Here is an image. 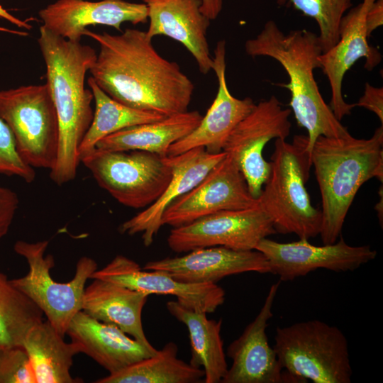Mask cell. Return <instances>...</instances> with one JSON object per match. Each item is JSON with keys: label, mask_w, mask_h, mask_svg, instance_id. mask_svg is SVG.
<instances>
[{"label": "cell", "mask_w": 383, "mask_h": 383, "mask_svg": "<svg viewBox=\"0 0 383 383\" xmlns=\"http://www.w3.org/2000/svg\"><path fill=\"white\" fill-rule=\"evenodd\" d=\"M84 35L99 46L91 77L111 98L163 116L188 111L194 83L177 62L159 54L145 31L126 28L114 35L87 29Z\"/></svg>", "instance_id": "cell-1"}, {"label": "cell", "mask_w": 383, "mask_h": 383, "mask_svg": "<svg viewBox=\"0 0 383 383\" xmlns=\"http://www.w3.org/2000/svg\"><path fill=\"white\" fill-rule=\"evenodd\" d=\"M38 43L46 67V84L59 126L56 162L50 177L57 185L74 179L80 162L79 145L94 116L91 89L85 77L96 58L89 45L73 42L40 27Z\"/></svg>", "instance_id": "cell-2"}, {"label": "cell", "mask_w": 383, "mask_h": 383, "mask_svg": "<svg viewBox=\"0 0 383 383\" xmlns=\"http://www.w3.org/2000/svg\"><path fill=\"white\" fill-rule=\"evenodd\" d=\"M245 51L253 58L274 59L287 72L289 81L282 86L290 91L289 104L298 125L307 131L306 149L310 155L319 136L350 135L325 102L314 78V70L320 68L319 56L323 53L318 35L305 29L285 33L270 20L259 34L246 40Z\"/></svg>", "instance_id": "cell-3"}, {"label": "cell", "mask_w": 383, "mask_h": 383, "mask_svg": "<svg viewBox=\"0 0 383 383\" xmlns=\"http://www.w3.org/2000/svg\"><path fill=\"white\" fill-rule=\"evenodd\" d=\"M311 160L321 196L323 244H332L340 236L353 199L366 182L383 180V126L368 139L350 134L343 138L323 135L314 142Z\"/></svg>", "instance_id": "cell-4"}, {"label": "cell", "mask_w": 383, "mask_h": 383, "mask_svg": "<svg viewBox=\"0 0 383 383\" xmlns=\"http://www.w3.org/2000/svg\"><path fill=\"white\" fill-rule=\"evenodd\" d=\"M306 145V135L294 136L292 143L276 139L270 172L257 201L277 233L309 240L320 234L322 215L305 186L312 166Z\"/></svg>", "instance_id": "cell-5"}, {"label": "cell", "mask_w": 383, "mask_h": 383, "mask_svg": "<svg viewBox=\"0 0 383 383\" xmlns=\"http://www.w3.org/2000/svg\"><path fill=\"white\" fill-rule=\"evenodd\" d=\"M273 347L284 369L299 382L350 383L348 343L338 327L309 320L278 327Z\"/></svg>", "instance_id": "cell-6"}, {"label": "cell", "mask_w": 383, "mask_h": 383, "mask_svg": "<svg viewBox=\"0 0 383 383\" xmlns=\"http://www.w3.org/2000/svg\"><path fill=\"white\" fill-rule=\"evenodd\" d=\"M100 187L120 204L146 208L162 194L172 177L169 156L144 150H101L79 157Z\"/></svg>", "instance_id": "cell-7"}, {"label": "cell", "mask_w": 383, "mask_h": 383, "mask_svg": "<svg viewBox=\"0 0 383 383\" xmlns=\"http://www.w3.org/2000/svg\"><path fill=\"white\" fill-rule=\"evenodd\" d=\"M48 240L34 243L18 240L14 251L23 257L28 265L27 274L11 279L12 284L31 300L46 316L59 334L65 337L73 317L82 310L85 284L97 263L90 257H81L72 280L56 282L50 275L55 266L52 255L45 256Z\"/></svg>", "instance_id": "cell-8"}, {"label": "cell", "mask_w": 383, "mask_h": 383, "mask_svg": "<svg viewBox=\"0 0 383 383\" xmlns=\"http://www.w3.org/2000/svg\"><path fill=\"white\" fill-rule=\"evenodd\" d=\"M0 117L11 130L23 160L50 170L57 155L59 126L48 84L0 90Z\"/></svg>", "instance_id": "cell-9"}, {"label": "cell", "mask_w": 383, "mask_h": 383, "mask_svg": "<svg viewBox=\"0 0 383 383\" xmlns=\"http://www.w3.org/2000/svg\"><path fill=\"white\" fill-rule=\"evenodd\" d=\"M291 110L283 109L272 95L260 101L230 133L223 151L231 155L244 175L251 195L256 199L270 172V162L262 155L273 138L286 139L290 134Z\"/></svg>", "instance_id": "cell-10"}, {"label": "cell", "mask_w": 383, "mask_h": 383, "mask_svg": "<svg viewBox=\"0 0 383 383\" xmlns=\"http://www.w3.org/2000/svg\"><path fill=\"white\" fill-rule=\"evenodd\" d=\"M274 233L272 220L257 205L220 211L173 228L167 244L172 251L179 253L213 246L251 250H255L261 240Z\"/></svg>", "instance_id": "cell-11"}, {"label": "cell", "mask_w": 383, "mask_h": 383, "mask_svg": "<svg viewBox=\"0 0 383 383\" xmlns=\"http://www.w3.org/2000/svg\"><path fill=\"white\" fill-rule=\"evenodd\" d=\"M257 205L235 161L226 153L193 189L165 209L162 223L176 228L220 211Z\"/></svg>", "instance_id": "cell-12"}, {"label": "cell", "mask_w": 383, "mask_h": 383, "mask_svg": "<svg viewBox=\"0 0 383 383\" xmlns=\"http://www.w3.org/2000/svg\"><path fill=\"white\" fill-rule=\"evenodd\" d=\"M255 250L267 258L270 273L284 282L305 276L318 269L336 272L354 271L377 256V251L370 245L351 246L342 236L338 242L322 246L313 245L304 238L279 243L265 238Z\"/></svg>", "instance_id": "cell-13"}, {"label": "cell", "mask_w": 383, "mask_h": 383, "mask_svg": "<svg viewBox=\"0 0 383 383\" xmlns=\"http://www.w3.org/2000/svg\"><path fill=\"white\" fill-rule=\"evenodd\" d=\"M280 282L271 285L258 314L228 345L227 355L232 365L221 383H300L284 370L266 333Z\"/></svg>", "instance_id": "cell-14"}, {"label": "cell", "mask_w": 383, "mask_h": 383, "mask_svg": "<svg viewBox=\"0 0 383 383\" xmlns=\"http://www.w3.org/2000/svg\"><path fill=\"white\" fill-rule=\"evenodd\" d=\"M374 1L362 0L348 10L340 23L338 43L319 56L320 69L327 77L331 91L329 106L339 121L350 115L355 107V104L347 103L343 96L346 72L361 58L365 59L367 71H372L382 60L380 52L369 44L365 23L367 9Z\"/></svg>", "instance_id": "cell-15"}, {"label": "cell", "mask_w": 383, "mask_h": 383, "mask_svg": "<svg viewBox=\"0 0 383 383\" xmlns=\"http://www.w3.org/2000/svg\"><path fill=\"white\" fill-rule=\"evenodd\" d=\"M90 278L113 282L149 295L174 296L180 305L206 313L214 312L225 301V292L216 284L179 282L165 272L143 270L137 262L121 255L96 270Z\"/></svg>", "instance_id": "cell-16"}, {"label": "cell", "mask_w": 383, "mask_h": 383, "mask_svg": "<svg viewBox=\"0 0 383 383\" xmlns=\"http://www.w3.org/2000/svg\"><path fill=\"white\" fill-rule=\"evenodd\" d=\"M226 42L220 40L214 50L212 70L218 80V91L206 113L190 133L172 144L167 156L204 147L210 153L223 152L232 131L255 108L250 97L238 99L229 91L226 77Z\"/></svg>", "instance_id": "cell-17"}, {"label": "cell", "mask_w": 383, "mask_h": 383, "mask_svg": "<svg viewBox=\"0 0 383 383\" xmlns=\"http://www.w3.org/2000/svg\"><path fill=\"white\" fill-rule=\"evenodd\" d=\"M43 26L65 39L80 42L90 26H111L121 32L126 22L136 25L148 18V9L143 3L125 0H57L40 9Z\"/></svg>", "instance_id": "cell-18"}, {"label": "cell", "mask_w": 383, "mask_h": 383, "mask_svg": "<svg viewBox=\"0 0 383 383\" xmlns=\"http://www.w3.org/2000/svg\"><path fill=\"white\" fill-rule=\"evenodd\" d=\"M187 252L181 257L150 261L142 269L162 271L179 282L193 284H216L227 276L250 272L270 273L267 258L257 250L213 246Z\"/></svg>", "instance_id": "cell-19"}, {"label": "cell", "mask_w": 383, "mask_h": 383, "mask_svg": "<svg viewBox=\"0 0 383 383\" xmlns=\"http://www.w3.org/2000/svg\"><path fill=\"white\" fill-rule=\"evenodd\" d=\"M226 153H210L198 147L175 156H169L172 177L160 196L142 211L123 222L119 227L121 233L133 235L142 233L145 246H150L162 226L165 209L177 198L193 189Z\"/></svg>", "instance_id": "cell-20"}, {"label": "cell", "mask_w": 383, "mask_h": 383, "mask_svg": "<svg viewBox=\"0 0 383 383\" xmlns=\"http://www.w3.org/2000/svg\"><path fill=\"white\" fill-rule=\"evenodd\" d=\"M148 9L147 35H165L182 44L194 57L200 72L212 70L207 40L210 20L201 12V0H143Z\"/></svg>", "instance_id": "cell-21"}, {"label": "cell", "mask_w": 383, "mask_h": 383, "mask_svg": "<svg viewBox=\"0 0 383 383\" xmlns=\"http://www.w3.org/2000/svg\"><path fill=\"white\" fill-rule=\"evenodd\" d=\"M66 334L79 353L89 356L109 374L157 351L130 338L116 326L98 321L82 310L70 321Z\"/></svg>", "instance_id": "cell-22"}, {"label": "cell", "mask_w": 383, "mask_h": 383, "mask_svg": "<svg viewBox=\"0 0 383 383\" xmlns=\"http://www.w3.org/2000/svg\"><path fill=\"white\" fill-rule=\"evenodd\" d=\"M85 287L82 311L104 323L113 324L151 350L142 324V311L149 294L106 280L93 279Z\"/></svg>", "instance_id": "cell-23"}, {"label": "cell", "mask_w": 383, "mask_h": 383, "mask_svg": "<svg viewBox=\"0 0 383 383\" xmlns=\"http://www.w3.org/2000/svg\"><path fill=\"white\" fill-rule=\"evenodd\" d=\"M202 117L198 111H187L131 126L102 138L96 148L110 151L139 150L165 157L170 146L195 129Z\"/></svg>", "instance_id": "cell-24"}, {"label": "cell", "mask_w": 383, "mask_h": 383, "mask_svg": "<svg viewBox=\"0 0 383 383\" xmlns=\"http://www.w3.org/2000/svg\"><path fill=\"white\" fill-rule=\"evenodd\" d=\"M166 307L188 329L191 345L189 363L203 367L205 383L221 382L228 370L221 335L222 319H208L206 313L189 309L177 301H168Z\"/></svg>", "instance_id": "cell-25"}, {"label": "cell", "mask_w": 383, "mask_h": 383, "mask_svg": "<svg viewBox=\"0 0 383 383\" xmlns=\"http://www.w3.org/2000/svg\"><path fill=\"white\" fill-rule=\"evenodd\" d=\"M63 338L48 320L35 324L27 333L23 346L36 383L78 382L70 369L73 357L79 352L73 343H66Z\"/></svg>", "instance_id": "cell-26"}, {"label": "cell", "mask_w": 383, "mask_h": 383, "mask_svg": "<svg viewBox=\"0 0 383 383\" xmlns=\"http://www.w3.org/2000/svg\"><path fill=\"white\" fill-rule=\"evenodd\" d=\"M178 348L167 343L155 355L140 360L96 383H199L204 382L203 368L177 358Z\"/></svg>", "instance_id": "cell-27"}, {"label": "cell", "mask_w": 383, "mask_h": 383, "mask_svg": "<svg viewBox=\"0 0 383 383\" xmlns=\"http://www.w3.org/2000/svg\"><path fill=\"white\" fill-rule=\"evenodd\" d=\"M88 85L93 94L95 107L91 125L79 145V157L95 148L97 143L109 135L167 117L138 110L113 99L97 85L91 77L88 79Z\"/></svg>", "instance_id": "cell-28"}, {"label": "cell", "mask_w": 383, "mask_h": 383, "mask_svg": "<svg viewBox=\"0 0 383 383\" xmlns=\"http://www.w3.org/2000/svg\"><path fill=\"white\" fill-rule=\"evenodd\" d=\"M42 311L0 272V349L23 345L28 331L43 320Z\"/></svg>", "instance_id": "cell-29"}, {"label": "cell", "mask_w": 383, "mask_h": 383, "mask_svg": "<svg viewBox=\"0 0 383 383\" xmlns=\"http://www.w3.org/2000/svg\"><path fill=\"white\" fill-rule=\"evenodd\" d=\"M279 6L292 7L313 18L319 28L318 38L323 53L338 41L340 23L353 6V0H274Z\"/></svg>", "instance_id": "cell-30"}, {"label": "cell", "mask_w": 383, "mask_h": 383, "mask_svg": "<svg viewBox=\"0 0 383 383\" xmlns=\"http://www.w3.org/2000/svg\"><path fill=\"white\" fill-rule=\"evenodd\" d=\"M0 174L17 176L26 182L35 177V170L19 155L13 133L0 117Z\"/></svg>", "instance_id": "cell-31"}, {"label": "cell", "mask_w": 383, "mask_h": 383, "mask_svg": "<svg viewBox=\"0 0 383 383\" xmlns=\"http://www.w3.org/2000/svg\"><path fill=\"white\" fill-rule=\"evenodd\" d=\"M0 383H36L29 356L23 345L1 349Z\"/></svg>", "instance_id": "cell-32"}, {"label": "cell", "mask_w": 383, "mask_h": 383, "mask_svg": "<svg viewBox=\"0 0 383 383\" xmlns=\"http://www.w3.org/2000/svg\"><path fill=\"white\" fill-rule=\"evenodd\" d=\"M18 206L16 194L0 184V238L7 234Z\"/></svg>", "instance_id": "cell-33"}, {"label": "cell", "mask_w": 383, "mask_h": 383, "mask_svg": "<svg viewBox=\"0 0 383 383\" xmlns=\"http://www.w3.org/2000/svg\"><path fill=\"white\" fill-rule=\"evenodd\" d=\"M355 106L363 107L374 113L383 123V89L382 87H373L369 83H366L362 96L358 101L355 104Z\"/></svg>", "instance_id": "cell-34"}, {"label": "cell", "mask_w": 383, "mask_h": 383, "mask_svg": "<svg viewBox=\"0 0 383 383\" xmlns=\"http://www.w3.org/2000/svg\"><path fill=\"white\" fill-rule=\"evenodd\" d=\"M366 28L370 37L372 33L383 24V0L372 2L366 13Z\"/></svg>", "instance_id": "cell-35"}, {"label": "cell", "mask_w": 383, "mask_h": 383, "mask_svg": "<svg viewBox=\"0 0 383 383\" xmlns=\"http://www.w3.org/2000/svg\"><path fill=\"white\" fill-rule=\"evenodd\" d=\"M223 0H201V11L210 20L217 18L223 9Z\"/></svg>", "instance_id": "cell-36"}, {"label": "cell", "mask_w": 383, "mask_h": 383, "mask_svg": "<svg viewBox=\"0 0 383 383\" xmlns=\"http://www.w3.org/2000/svg\"><path fill=\"white\" fill-rule=\"evenodd\" d=\"M0 18L4 19L8 22L16 26L17 27L26 30H30L32 26L27 21L21 20L6 11L1 5H0Z\"/></svg>", "instance_id": "cell-37"}, {"label": "cell", "mask_w": 383, "mask_h": 383, "mask_svg": "<svg viewBox=\"0 0 383 383\" xmlns=\"http://www.w3.org/2000/svg\"><path fill=\"white\" fill-rule=\"evenodd\" d=\"M0 31L6 32V33H11V34H16L20 36H27L28 35V33L26 31L15 30L9 29V28L1 27V26H0Z\"/></svg>", "instance_id": "cell-38"}, {"label": "cell", "mask_w": 383, "mask_h": 383, "mask_svg": "<svg viewBox=\"0 0 383 383\" xmlns=\"http://www.w3.org/2000/svg\"><path fill=\"white\" fill-rule=\"evenodd\" d=\"M0 350H1V349H0Z\"/></svg>", "instance_id": "cell-39"}]
</instances>
